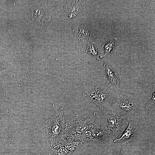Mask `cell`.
<instances>
[{"label":"cell","mask_w":155,"mask_h":155,"mask_svg":"<svg viewBox=\"0 0 155 155\" xmlns=\"http://www.w3.org/2000/svg\"><path fill=\"white\" fill-rule=\"evenodd\" d=\"M34 8L32 10V17L36 22L44 24L50 20L51 16L44 6L38 5Z\"/></svg>","instance_id":"obj_9"},{"label":"cell","mask_w":155,"mask_h":155,"mask_svg":"<svg viewBox=\"0 0 155 155\" xmlns=\"http://www.w3.org/2000/svg\"><path fill=\"white\" fill-rule=\"evenodd\" d=\"M63 3L62 6L63 12L70 18L75 17L85 8V1H65Z\"/></svg>","instance_id":"obj_7"},{"label":"cell","mask_w":155,"mask_h":155,"mask_svg":"<svg viewBox=\"0 0 155 155\" xmlns=\"http://www.w3.org/2000/svg\"><path fill=\"white\" fill-rule=\"evenodd\" d=\"M155 92L153 93V96L151 99L146 103L145 108L148 110L151 108L155 107Z\"/></svg>","instance_id":"obj_17"},{"label":"cell","mask_w":155,"mask_h":155,"mask_svg":"<svg viewBox=\"0 0 155 155\" xmlns=\"http://www.w3.org/2000/svg\"><path fill=\"white\" fill-rule=\"evenodd\" d=\"M92 141L104 143L113 135L108 127L104 124H95L90 129Z\"/></svg>","instance_id":"obj_6"},{"label":"cell","mask_w":155,"mask_h":155,"mask_svg":"<svg viewBox=\"0 0 155 155\" xmlns=\"http://www.w3.org/2000/svg\"><path fill=\"white\" fill-rule=\"evenodd\" d=\"M63 108H60L55 115L46 120L41 129L50 148L58 144L65 138V121L63 114Z\"/></svg>","instance_id":"obj_1"},{"label":"cell","mask_w":155,"mask_h":155,"mask_svg":"<svg viewBox=\"0 0 155 155\" xmlns=\"http://www.w3.org/2000/svg\"><path fill=\"white\" fill-rule=\"evenodd\" d=\"M8 110L6 109L5 110H1L0 109V119L1 117L3 115L7 114L9 112Z\"/></svg>","instance_id":"obj_18"},{"label":"cell","mask_w":155,"mask_h":155,"mask_svg":"<svg viewBox=\"0 0 155 155\" xmlns=\"http://www.w3.org/2000/svg\"><path fill=\"white\" fill-rule=\"evenodd\" d=\"M129 124L119 138H117L114 141V142L120 143L124 144H127L132 140L135 135L136 132L139 129L137 124L127 119Z\"/></svg>","instance_id":"obj_8"},{"label":"cell","mask_w":155,"mask_h":155,"mask_svg":"<svg viewBox=\"0 0 155 155\" xmlns=\"http://www.w3.org/2000/svg\"><path fill=\"white\" fill-rule=\"evenodd\" d=\"M72 34L78 47L82 48L88 44L92 37L90 28L84 19L75 22L72 27Z\"/></svg>","instance_id":"obj_4"},{"label":"cell","mask_w":155,"mask_h":155,"mask_svg":"<svg viewBox=\"0 0 155 155\" xmlns=\"http://www.w3.org/2000/svg\"><path fill=\"white\" fill-rule=\"evenodd\" d=\"M100 89H101L98 86H96L94 89L91 92L86 94H83V96L84 97L88 98L97 105L98 94Z\"/></svg>","instance_id":"obj_15"},{"label":"cell","mask_w":155,"mask_h":155,"mask_svg":"<svg viewBox=\"0 0 155 155\" xmlns=\"http://www.w3.org/2000/svg\"><path fill=\"white\" fill-rule=\"evenodd\" d=\"M50 148L49 155H71L72 153L59 144Z\"/></svg>","instance_id":"obj_13"},{"label":"cell","mask_w":155,"mask_h":155,"mask_svg":"<svg viewBox=\"0 0 155 155\" xmlns=\"http://www.w3.org/2000/svg\"><path fill=\"white\" fill-rule=\"evenodd\" d=\"M68 137L73 141L82 144L90 141H92L90 130L81 133L75 134L70 135Z\"/></svg>","instance_id":"obj_11"},{"label":"cell","mask_w":155,"mask_h":155,"mask_svg":"<svg viewBox=\"0 0 155 155\" xmlns=\"http://www.w3.org/2000/svg\"><path fill=\"white\" fill-rule=\"evenodd\" d=\"M111 86L109 84L105 89L103 90L101 89L98 94L97 105L103 113H104L103 106L107 100L109 95L108 91Z\"/></svg>","instance_id":"obj_12"},{"label":"cell","mask_w":155,"mask_h":155,"mask_svg":"<svg viewBox=\"0 0 155 155\" xmlns=\"http://www.w3.org/2000/svg\"><path fill=\"white\" fill-rule=\"evenodd\" d=\"M86 53L94 56L97 60H98V54L97 47L96 48L94 42L88 44L86 51Z\"/></svg>","instance_id":"obj_16"},{"label":"cell","mask_w":155,"mask_h":155,"mask_svg":"<svg viewBox=\"0 0 155 155\" xmlns=\"http://www.w3.org/2000/svg\"><path fill=\"white\" fill-rule=\"evenodd\" d=\"M96 118L95 113L85 110L74 117L67 120L65 126V138L90 130L95 124Z\"/></svg>","instance_id":"obj_3"},{"label":"cell","mask_w":155,"mask_h":155,"mask_svg":"<svg viewBox=\"0 0 155 155\" xmlns=\"http://www.w3.org/2000/svg\"><path fill=\"white\" fill-rule=\"evenodd\" d=\"M111 104L118 115L136 116L139 113L137 97L133 93L117 91L112 97Z\"/></svg>","instance_id":"obj_2"},{"label":"cell","mask_w":155,"mask_h":155,"mask_svg":"<svg viewBox=\"0 0 155 155\" xmlns=\"http://www.w3.org/2000/svg\"><path fill=\"white\" fill-rule=\"evenodd\" d=\"M116 42V40L114 39L113 40H110L106 42L103 46L105 53V54L102 57H100V58L111 55L115 49Z\"/></svg>","instance_id":"obj_14"},{"label":"cell","mask_w":155,"mask_h":155,"mask_svg":"<svg viewBox=\"0 0 155 155\" xmlns=\"http://www.w3.org/2000/svg\"><path fill=\"white\" fill-rule=\"evenodd\" d=\"M108 120V127L112 130L113 135L116 138L121 135L129 124L126 117L117 115L115 116L102 115Z\"/></svg>","instance_id":"obj_5"},{"label":"cell","mask_w":155,"mask_h":155,"mask_svg":"<svg viewBox=\"0 0 155 155\" xmlns=\"http://www.w3.org/2000/svg\"><path fill=\"white\" fill-rule=\"evenodd\" d=\"M104 69L110 84L114 87L117 91L119 90L121 78L119 75L106 63L104 64Z\"/></svg>","instance_id":"obj_10"}]
</instances>
